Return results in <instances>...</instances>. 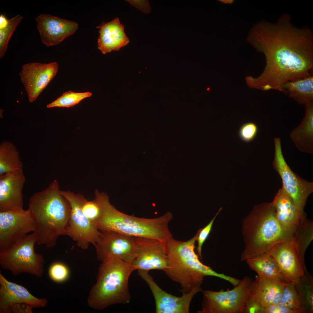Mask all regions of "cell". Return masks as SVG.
I'll return each instance as SVG.
<instances>
[{
  "instance_id": "cell-1",
  "label": "cell",
  "mask_w": 313,
  "mask_h": 313,
  "mask_svg": "<svg viewBox=\"0 0 313 313\" xmlns=\"http://www.w3.org/2000/svg\"><path fill=\"white\" fill-rule=\"evenodd\" d=\"M250 39L266 58L264 70L256 79L261 90L279 91L286 83L313 75L312 32L308 27L294 26L288 14L282 15L275 23L257 24Z\"/></svg>"
},
{
  "instance_id": "cell-2",
  "label": "cell",
  "mask_w": 313,
  "mask_h": 313,
  "mask_svg": "<svg viewBox=\"0 0 313 313\" xmlns=\"http://www.w3.org/2000/svg\"><path fill=\"white\" fill-rule=\"evenodd\" d=\"M55 180L45 189L30 198L28 210L35 224L33 232L38 245L50 248L60 236L67 235L70 212L69 203Z\"/></svg>"
},
{
  "instance_id": "cell-3",
  "label": "cell",
  "mask_w": 313,
  "mask_h": 313,
  "mask_svg": "<svg viewBox=\"0 0 313 313\" xmlns=\"http://www.w3.org/2000/svg\"><path fill=\"white\" fill-rule=\"evenodd\" d=\"M199 231V230L187 241H180L172 237L165 241L169 263L164 271L171 280L180 284L182 293H188L201 288L206 276L218 277L230 283L235 281L234 277L218 273L200 261L194 251Z\"/></svg>"
},
{
  "instance_id": "cell-4",
  "label": "cell",
  "mask_w": 313,
  "mask_h": 313,
  "mask_svg": "<svg viewBox=\"0 0 313 313\" xmlns=\"http://www.w3.org/2000/svg\"><path fill=\"white\" fill-rule=\"evenodd\" d=\"M241 230L245 244L242 261L266 253L276 244L293 236L278 221L272 202L255 205L243 219Z\"/></svg>"
},
{
  "instance_id": "cell-5",
  "label": "cell",
  "mask_w": 313,
  "mask_h": 313,
  "mask_svg": "<svg viewBox=\"0 0 313 313\" xmlns=\"http://www.w3.org/2000/svg\"><path fill=\"white\" fill-rule=\"evenodd\" d=\"M95 199L101 209L94 223L100 231H114L134 237H144L166 241L172 237L168 225L172 215L168 212L158 217L148 219L128 215L117 210L104 192L97 191Z\"/></svg>"
},
{
  "instance_id": "cell-6",
  "label": "cell",
  "mask_w": 313,
  "mask_h": 313,
  "mask_svg": "<svg viewBox=\"0 0 313 313\" xmlns=\"http://www.w3.org/2000/svg\"><path fill=\"white\" fill-rule=\"evenodd\" d=\"M132 272L130 264L121 260L102 263L96 283L88 297L90 306L102 310L114 304L129 303L131 297L128 280Z\"/></svg>"
},
{
  "instance_id": "cell-7",
  "label": "cell",
  "mask_w": 313,
  "mask_h": 313,
  "mask_svg": "<svg viewBox=\"0 0 313 313\" xmlns=\"http://www.w3.org/2000/svg\"><path fill=\"white\" fill-rule=\"evenodd\" d=\"M37 242L36 237L33 232L10 249L0 252L1 268L10 271L14 276L28 273L41 277L44 271L45 260L42 255L34 251Z\"/></svg>"
},
{
  "instance_id": "cell-8",
  "label": "cell",
  "mask_w": 313,
  "mask_h": 313,
  "mask_svg": "<svg viewBox=\"0 0 313 313\" xmlns=\"http://www.w3.org/2000/svg\"><path fill=\"white\" fill-rule=\"evenodd\" d=\"M252 281L245 276L231 290L203 291L201 308L198 313H244Z\"/></svg>"
},
{
  "instance_id": "cell-9",
  "label": "cell",
  "mask_w": 313,
  "mask_h": 313,
  "mask_svg": "<svg viewBox=\"0 0 313 313\" xmlns=\"http://www.w3.org/2000/svg\"><path fill=\"white\" fill-rule=\"evenodd\" d=\"M275 152L273 165L281 177L282 188L292 199L302 216L306 215L304 210L309 196L313 192V183L300 177L290 168L283 154L281 139L274 140Z\"/></svg>"
},
{
  "instance_id": "cell-10",
  "label": "cell",
  "mask_w": 313,
  "mask_h": 313,
  "mask_svg": "<svg viewBox=\"0 0 313 313\" xmlns=\"http://www.w3.org/2000/svg\"><path fill=\"white\" fill-rule=\"evenodd\" d=\"M61 194L69 202L70 212L67 235L77 242L83 249L90 244L94 245L99 234V230L87 218L82 206L85 199L83 195L69 191H61Z\"/></svg>"
},
{
  "instance_id": "cell-11",
  "label": "cell",
  "mask_w": 313,
  "mask_h": 313,
  "mask_svg": "<svg viewBox=\"0 0 313 313\" xmlns=\"http://www.w3.org/2000/svg\"><path fill=\"white\" fill-rule=\"evenodd\" d=\"M0 313H32V309L45 307V298H38L23 286L10 282L0 273Z\"/></svg>"
},
{
  "instance_id": "cell-12",
  "label": "cell",
  "mask_w": 313,
  "mask_h": 313,
  "mask_svg": "<svg viewBox=\"0 0 313 313\" xmlns=\"http://www.w3.org/2000/svg\"><path fill=\"white\" fill-rule=\"evenodd\" d=\"M102 263L120 260L130 264L136 248L135 237L118 232L100 231L94 245Z\"/></svg>"
},
{
  "instance_id": "cell-13",
  "label": "cell",
  "mask_w": 313,
  "mask_h": 313,
  "mask_svg": "<svg viewBox=\"0 0 313 313\" xmlns=\"http://www.w3.org/2000/svg\"><path fill=\"white\" fill-rule=\"evenodd\" d=\"M135 237L136 250L130 263L132 272L136 270L149 271L154 269L164 271L168 267L169 260L166 252L165 241Z\"/></svg>"
},
{
  "instance_id": "cell-14",
  "label": "cell",
  "mask_w": 313,
  "mask_h": 313,
  "mask_svg": "<svg viewBox=\"0 0 313 313\" xmlns=\"http://www.w3.org/2000/svg\"><path fill=\"white\" fill-rule=\"evenodd\" d=\"M35 224L28 209L23 213L0 212V252L20 241L31 231Z\"/></svg>"
},
{
  "instance_id": "cell-15",
  "label": "cell",
  "mask_w": 313,
  "mask_h": 313,
  "mask_svg": "<svg viewBox=\"0 0 313 313\" xmlns=\"http://www.w3.org/2000/svg\"><path fill=\"white\" fill-rule=\"evenodd\" d=\"M266 253L275 260L286 282L295 283L308 271L298 245L292 238L276 244Z\"/></svg>"
},
{
  "instance_id": "cell-16",
  "label": "cell",
  "mask_w": 313,
  "mask_h": 313,
  "mask_svg": "<svg viewBox=\"0 0 313 313\" xmlns=\"http://www.w3.org/2000/svg\"><path fill=\"white\" fill-rule=\"evenodd\" d=\"M59 65L56 62H38L24 64L19 73L29 101L34 102L56 75Z\"/></svg>"
},
{
  "instance_id": "cell-17",
  "label": "cell",
  "mask_w": 313,
  "mask_h": 313,
  "mask_svg": "<svg viewBox=\"0 0 313 313\" xmlns=\"http://www.w3.org/2000/svg\"><path fill=\"white\" fill-rule=\"evenodd\" d=\"M148 271L138 270L139 275L149 287L154 297L156 313H188L191 301L194 295L202 291L201 288L177 297L162 289L153 280Z\"/></svg>"
},
{
  "instance_id": "cell-18",
  "label": "cell",
  "mask_w": 313,
  "mask_h": 313,
  "mask_svg": "<svg viewBox=\"0 0 313 313\" xmlns=\"http://www.w3.org/2000/svg\"><path fill=\"white\" fill-rule=\"evenodd\" d=\"M26 181L23 170L0 175V212L23 213L22 191Z\"/></svg>"
},
{
  "instance_id": "cell-19",
  "label": "cell",
  "mask_w": 313,
  "mask_h": 313,
  "mask_svg": "<svg viewBox=\"0 0 313 313\" xmlns=\"http://www.w3.org/2000/svg\"><path fill=\"white\" fill-rule=\"evenodd\" d=\"M35 20L41 41L48 47L59 43L78 28V24L75 22L48 14H40Z\"/></svg>"
},
{
  "instance_id": "cell-20",
  "label": "cell",
  "mask_w": 313,
  "mask_h": 313,
  "mask_svg": "<svg viewBox=\"0 0 313 313\" xmlns=\"http://www.w3.org/2000/svg\"><path fill=\"white\" fill-rule=\"evenodd\" d=\"M96 28L99 29L98 48L103 54L118 50L130 42L124 32V26L118 17L109 22H103Z\"/></svg>"
},
{
  "instance_id": "cell-21",
  "label": "cell",
  "mask_w": 313,
  "mask_h": 313,
  "mask_svg": "<svg viewBox=\"0 0 313 313\" xmlns=\"http://www.w3.org/2000/svg\"><path fill=\"white\" fill-rule=\"evenodd\" d=\"M275 210L277 219L286 230L293 233L299 224L301 216L292 199L282 188L272 202Z\"/></svg>"
},
{
  "instance_id": "cell-22",
  "label": "cell",
  "mask_w": 313,
  "mask_h": 313,
  "mask_svg": "<svg viewBox=\"0 0 313 313\" xmlns=\"http://www.w3.org/2000/svg\"><path fill=\"white\" fill-rule=\"evenodd\" d=\"M285 282L257 276L253 281L251 292L265 307L279 304Z\"/></svg>"
},
{
  "instance_id": "cell-23",
  "label": "cell",
  "mask_w": 313,
  "mask_h": 313,
  "mask_svg": "<svg viewBox=\"0 0 313 313\" xmlns=\"http://www.w3.org/2000/svg\"><path fill=\"white\" fill-rule=\"evenodd\" d=\"M305 114L301 123L293 130L290 137L300 151L313 153V102L305 105Z\"/></svg>"
},
{
  "instance_id": "cell-24",
  "label": "cell",
  "mask_w": 313,
  "mask_h": 313,
  "mask_svg": "<svg viewBox=\"0 0 313 313\" xmlns=\"http://www.w3.org/2000/svg\"><path fill=\"white\" fill-rule=\"evenodd\" d=\"M279 91L284 92L298 104L305 105L313 100V75L286 83Z\"/></svg>"
},
{
  "instance_id": "cell-25",
  "label": "cell",
  "mask_w": 313,
  "mask_h": 313,
  "mask_svg": "<svg viewBox=\"0 0 313 313\" xmlns=\"http://www.w3.org/2000/svg\"><path fill=\"white\" fill-rule=\"evenodd\" d=\"M246 261L250 268L256 272L259 276L285 282L276 261L268 253L266 252Z\"/></svg>"
},
{
  "instance_id": "cell-26",
  "label": "cell",
  "mask_w": 313,
  "mask_h": 313,
  "mask_svg": "<svg viewBox=\"0 0 313 313\" xmlns=\"http://www.w3.org/2000/svg\"><path fill=\"white\" fill-rule=\"evenodd\" d=\"M23 164L17 149L12 142L4 141L0 145V175L23 170Z\"/></svg>"
},
{
  "instance_id": "cell-27",
  "label": "cell",
  "mask_w": 313,
  "mask_h": 313,
  "mask_svg": "<svg viewBox=\"0 0 313 313\" xmlns=\"http://www.w3.org/2000/svg\"><path fill=\"white\" fill-rule=\"evenodd\" d=\"M303 313L313 312V278L308 271L294 283Z\"/></svg>"
},
{
  "instance_id": "cell-28",
  "label": "cell",
  "mask_w": 313,
  "mask_h": 313,
  "mask_svg": "<svg viewBox=\"0 0 313 313\" xmlns=\"http://www.w3.org/2000/svg\"><path fill=\"white\" fill-rule=\"evenodd\" d=\"M292 238L297 243L302 258L305 261V251L313 240V221L307 219L306 216L301 218L293 233Z\"/></svg>"
},
{
  "instance_id": "cell-29",
  "label": "cell",
  "mask_w": 313,
  "mask_h": 313,
  "mask_svg": "<svg viewBox=\"0 0 313 313\" xmlns=\"http://www.w3.org/2000/svg\"><path fill=\"white\" fill-rule=\"evenodd\" d=\"M279 304L289 308L295 313H303L294 283H285Z\"/></svg>"
},
{
  "instance_id": "cell-30",
  "label": "cell",
  "mask_w": 313,
  "mask_h": 313,
  "mask_svg": "<svg viewBox=\"0 0 313 313\" xmlns=\"http://www.w3.org/2000/svg\"><path fill=\"white\" fill-rule=\"evenodd\" d=\"M91 92H76L68 91L64 93L62 95L52 103L47 104V108L54 107L69 108L74 106L84 99L92 95Z\"/></svg>"
},
{
  "instance_id": "cell-31",
  "label": "cell",
  "mask_w": 313,
  "mask_h": 313,
  "mask_svg": "<svg viewBox=\"0 0 313 313\" xmlns=\"http://www.w3.org/2000/svg\"><path fill=\"white\" fill-rule=\"evenodd\" d=\"M23 17L18 15L9 19L7 25L0 29V58L4 56L8 48L9 42L17 27Z\"/></svg>"
},
{
  "instance_id": "cell-32",
  "label": "cell",
  "mask_w": 313,
  "mask_h": 313,
  "mask_svg": "<svg viewBox=\"0 0 313 313\" xmlns=\"http://www.w3.org/2000/svg\"><path fill=\"white\" fill-rule=\"evenodd\" d=\"M82 209L86 216L94 225V223L99 218L101 214V209L99 203L95 199L93 201H89L85 199L83 205Z\"/></svg>"
},
{
  "instance_id": "cell-33",
  "label": "cell",
  "mask_w": 313,
  "mask_h": 313,
  "mask_svg": "<svg viewBox=\"0 0 313 313\" xmlns=\"http://www.w3.org/2000/svg\"><path fill=\"white\" fill-rule=\"evenodd\" d=\"M68 270L64 264L57 262L53 264L49 270L50 277L54 281L61 282L67 279L69 276Z\"/></svg>"
},
{
  "instance_id": "cell-34",
  "label": "cell",
  "mask_w": 313,
  "mask_h": 313,
  "mask_svg": "<svg viewBox=\"0 0 313 313\" xmlns=\"http://www.w3.org/2000/svg\"><path fill=\"white\" fill-rule=\"evenodd\" d=\"M258 128L257 125L253 122H248L242 124L238 131V135L243 141L248 143L252 141L256 137Z\"/></svg>"
},
{
  "instance_id": "cell-35",
  "label": "cell",
  "mask_w": 313,
  "mask_h": 313,
  "mask_svg": "<svg viewBox=\"0 0 313 313\" xmlns=\"http://www.w3.org/2000/svg\"><path fill=\"white\" fill-rule=\"evenodd\" d=\"M221 210V208L208 225L203 228L199 229L197 240L198 245L196 249L197 254L200 259H202V249L203 245L211 231L213 223Z\"/></svg>"
},
{
  "instance_id": "cell-36",
  "label": "cell",
  "mask_w": 313,
  "mask_h": 313,
  "mask_svg": "<svg viewBox=\"0 0 313 313\" xmlns=\"http://www.w3.org/2000/svg\"><path fill=\"white\" fill-rule=\"evenodd\" d=\"M265 308L250 292L246 302L244 313H264Z\"/></svg>"
},
{
  "instance_id": "cell-37",
  "label": "cell",
  "mask_w": 313,
  "mask_h": 313,
  "mask_svg": "<svg viewBox=\"0 0 313 313\" xmlns=\"http://www.w3.org/2000/svg\"><path fill=\"white\" fill-rule=\"evenodd\" d=\"M264 313H295L289 308L279 304H272L265 308Z\"/></svg>"
},
{
  "instance_id": "cell-38",
  "label": "cell",
  "mask_w": 313,
  "mask_h": 313,
  "mask_svg": "<svg viewBox=\"0 0 313 313\" xmlns=\"http://www.w3.org/2000/svg\"><path fill=\"white\" fill-rule=\"evenodd\" d=\"M131 5L145 13H148L151 8L148 0H126Z\"/></svg>"
},
{
  "instance_id": "cell-39",
  "label": "cell",
  "mask_w": 313,
  "mask_h": 313,
  "mask_svg": "<svg viewBox=\"0 0 313 313\" xmlns=\"http://www.w3.org/2000/svg\"><path fill=\"white\" fill-rule=\"evenodd\" d=\"M8 19L4 15L1 14L0 15V29L3 28L5 27L8 23Z\"/></svg>"
}]
</instances>
